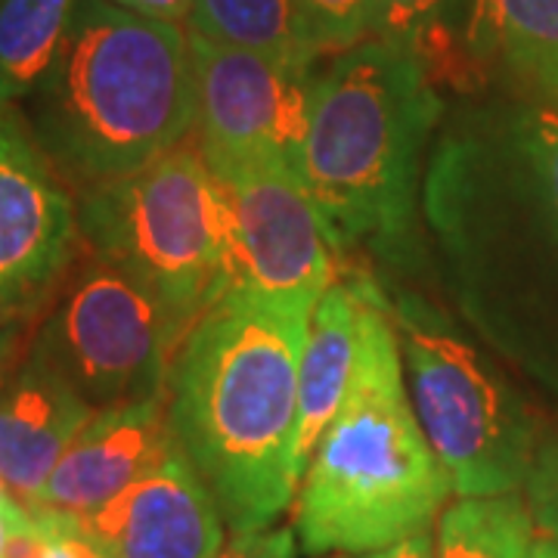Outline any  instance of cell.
Returning a JSON list of instances; mask_svg holds the SVG:
<instances>
[{"label": "cell", "mask_w": 558, "mask_h": 558, "mask_svg": "<svg viewBox=\"0 0 558 558\" xmlns=\"http://www.w3.org/2000/svg\"><path fill=\"white\" fill-rule=\"evenodd\" d=\"M35 521H38L47 534H53V537H57V543L65 549V556L69 558H112L109 553H102L94 539L84 537L75 521H62V519H35Z\"/></svg>", "instance_id": "24"}, {"label": "cell", "mask_w": 558, "mask_h": 558, "mask_svg": "<svg viewBox=\"0 0 558 558\" xmlns=\"http://www.w3.org/2000/svg\"><path fill=\"white\" fill-rule=\"evenodd\" d=\"M465 0H373V38L403 44L416 53L428 75L475 72V57L465 35H457V20Z\"/></svg>", "instance_id": "19"}, {"label": "cell", "mask_w": 558, "mask_h": 558, "mask_svg": "<svg viewBox=\"0 0 558 558\" xmlns=\"http://www.w3.org/2000/svg\"><path fill=\"white\" fill-rule=\"evenodd\" d=\"M190 50L205 159H279L301 171L314 90L311 69L202 35H190Z\"/></svg>", "instance_id": "10"}, {"label": "cell", "mask_w": 558, "mask_h": 558, "mask_svg": "<svg viewBox=\"0 0 558 558\" xmlns=\"http://www.w3.org/2000/svg\"><path fill=\"white\" fill-rule=\"evenodd\" d=\"M317 301L230 289L171 360V432L230 534L277 524L299 494V373Z\"/></svg>", "instance_id": "1"}, {"label": "cell", "mask_w": 558, "mask_h": 558, "mask_svg": "<svg viewBox=\"0 0 558 558\" xmlns=\"http://www.w3.org/2000/svg\"><path fill=\"white\" fill-rule=\"evenodd\" d=\"M47 537H50V558H69L65 556V549H62L60 543H57V537H53V534H47Z\"/></svg>", "instance_id": "29"}, {"label": "cell", "mask_w": 558, "mask_h": 558, "mask_svg": "<svg viewBox=\"0 0 558 558\" xmlns=\"http://www.w3.org/2000/svg\"><path fill=\"white\" fill-rule=\"evenodd\" d=\"M180 339L153 292L84 248L32 344L94 410H106L165 391Z\"/></svg>", "instance_id": "7"}, {"label": "cell", "mask_w": 558, "mask_h": 558, "mask_svg": "<svg viewBox=\"0 0 558 558\" xmlns=\"http://www.w3.org/2000/svg\"><path fill=\"white\" fill-rule=\"evenodd\" d=\"M299 3L323 57H339L366 38H373V0H299Z\"/></svg>", "instance_id": "20"}, {"label": "cell", "mask_w": 558, "mask_h": 558, "mask_svg": "<svg viewBox=\"0 0 558 558\" xmlns=\"http://www.w3.org/2000/svg\"><path fill=\"white\" fill-rule=\"evenodd\" d=\"M25 121L78 196L137 174L196 128L190 35L112 0H78Z\"/></svg>", "instance_id": "2"}, {"label": "cell", "mask_w": 558, "mask_h": 558, "mask_svg": "<svg viewBox=\"0 0 558 558\" xmlns=\"http://www.w3.org/2000/svg\"><path fill=\"white\" fill-rule=\"evenodd\" d=\"M35 323H20V319H0V395L10 388V381L20 376L22 363L32 351L35 339Z\"/></svg>", "instance_id": "23"}, {"label": "cell", "mask_w": 558, "mask_h": 558, "mask_svg": "<svg viewBox=\"0 0 558 558\" xmlns=\"http://www.w3.org/2000/svg\"><path fill=\"white\" fill-rule=\"evenodd\" d=\"M440 116L435 81L403 44L366 38L314 78L301 180L339 248L410 260Z\"/></svg>", "instance_id": "4"}, {"label": "cell", "mask_w": 558, "mask_h": 558, "mask_svg": "<svg viewBox=\"0 0 558 558\" xmlns=\"http://www.w3.org/2000/svg\"><path fill=\"white\" fill-rule=\"evenodd\" d=\"M363 558H435V534L425 527V531L398 539V543H391L385 549L366 553Z\"/></svg>", "instance_id": "26"}, {"label": "cell", "mask_w": 558, "mask_h": 558, "mask_svg": "<svg viewBox=\"0 0 558 558\" xmlns=\"http://www.w3.org/2000/svg\"><path fill=\"white\" fill-rule=\"evenodd\" d=\"M360 289L354 279L332 282L311 314L299 373V428H295V475H304L323 432L336 418L357 363Z\"/></svg>", "instance_id": "14"}, {"label": "cell", "mask_w": 558, "mask_h": 558, "mask_svg": "<svg viewBox=\"0 0 558 558\" xmlns=\"http://www.w3.org/2000/svg\"><path fill=\"white\" fill-rule=\"evenodd\" d=\"M360 289L357 363L295 494L307 556H366L432 527L453 494L407 391L395 319L373 279Z\"/></svg>", "instance_id": "3"}, {"label": "cell", "mask_w": 558, "mask_h": 558, "mask_svg": "<svg viewBox=\"0 0 558 558\" xmlns=\"http://www.w3.org/2000/svg\"><path fill=\"white\" fill-rule=\"evenodd\" d=\"M465 40L478 65H499L558 109V0H472Z\"/></svg>", "instance_id": "15"}, {"label": "cell", "mask_w": 558, "mask_h": 558, "mask_svg": "<svg viewBox=\"0 0 558 558\" xmlns=\"http://www.w3.org/2000/svg\"><path fill=\"white\" fill-rule=\"evenodd\" d=\"M537 524L524 494L459 497L438 515L435 558H527Z\"/></svg>", "instance_id": "17"}, {"label": "cell", "mask_w": 558, "mask_h": 558, "mask_svg": "<svg viewBox=\"0 0 558 558\" xmlns=\"http://www.w3.org/2000/svg\"><path fill=\"white\" fill-rule=\"evenodd\" d=\"M521 494L527 499L539 537L558 543V428L539 435L537 453Z\"/></svg>", "instance_id": "21"}, {"label": "cell", "mask_w": 558, "mask_h": 558, "mask_svg": "<svg viewBox=\"0 0 558 558\" xmlns=\"http://www.w3.org/2000/svg\"><path fill=\"white\" fill-rule=\"evenodd\" d=\"M94 413L32 344L20 376L0 395V478L25 509Z\"/></svg>", "instance_id": "13"}, {"label": "cell", "mask_w": 558, "mask_h": 558, "mask_svg": "<svg viewBox=\"0 0 558 558\" xmlns=\"http://www.w3.org/2000/svg\"><path fill=\"white\" fill-rule=\"evenodd\" d=\"M174 444L168 391L97 410L62 453L28 515L81 521L156 469Z\"/></svg>", "instance_id": "12"}, {"label": "cell", "mask_w": 558, "mask_h": 558, "mask_svg": "<svg viewBox=\"0 0 558 558\" xmlns=\"http://www.w3.org/2000/svg\"><path fill=\"white\" fill-rule=\"evenodd\" d=\"M84 255L78 196L16 106H0V319L35 323Z\"/></svg>", "instance_id": "8"}, {"label": "cell", "mask_w": 558, "mask_h": 558, "mask_svg": "<svg viewBox=\"0 0 558 558\" xmlns=\"http://www.w3.org/2000/svg\"><path fill=\"white\" fill-rule=\"evenodd\" d=\"M78 220L84 248L137 279L183 332L236 282L233 215L199 140L81 193Z\"/></svg>", "instance_id": "5"}, {"label": "cell", "mask_w": 558, "mask_h": 558, "mask_svg": "<svg viewBox=\"0 0 558 558\" xmlns=\"http://www.w3.org/2000/svg\"><path fill=\"white\" fill-rule=\"evenodd\" d=\"M186 32L299 69H314L323 57L299 0H196Z\"/></svg>", "instance_id": "16"}, {"label": "cell", "mask_w": 558, "mask_h": 558, "mask_svg": "<svg viewBox=\"0 0 558 558\" xmlns=\"http://www.w3.org/2000/svg\"><path fill=\"white\" fill-rule=\"evenodd\" d=\"M119 7H128L134 13H143V16H153V20L165 22H186L190 20V10L196 0H112Z\"/></svg>", "instance_id": "25"}, {"label": "cell", "mask_w": 558, "mask_h": 558, "mask_svg": "<svg viewBox=\"0 0 558 558\" xmlns=\"http://www.w3.org/2000/svg\"><path fill=\"white\" fill-rule=\"evenodd\" d=\"M75 524L112 558H215L227 539L218 502L178 444L156 469Z\"/></svg>", "instance_id": "11"}, {"label": "cell", "mask_w": 558, "mask_h": 558, "mask_svg": "<svg viewBox=\"0 0 558 558\" xmlns=\"http://www.w3.org/2000/svg\"><path fill=\"white\" fill-rule=\"evenodd\" d=\"M527 558H558V543H553V539H537Z\"/></svg>", "instance_id": "27"}, {"label": "cell", "mask_w": 558, "mask_h": 558, "mask_svg": "<svg viewBox=\"0 0 558 558\" xmlns=\"http://www.w3.org/2000/svg\"><path fill=\"white\" fill-rule=\"evenodd\" d=\"M299 534L295 527H260L245 534H230L215 558H299Z\"/></svg>", "instance_id": "22"}, {"label": "cell", "mask_w": 558, "mask_h": 558, "mask_svg": "<svg viewBox=\"0 0 558 558\" xmlns=\"http://www.w3.org/2000/svg\"><path fill=\"white\" fill-rule=\"evenodd\" d=\"M233 215V289L319 299L336 282V236L299 168L279 159L208 161Z\"/></svg>", "instance_id": "9"}, {"label": "cell", "mask_w": 558, "mask_h": 558, "mask_svg": "<svg viewBox=\"0 0 558 558\" xmlns=\"http://www.w3.org/2000/svg\"><path fill=\"white\" fill-rule=\"evenodd\" d=\"M78 0H0V106L28 100Z\"/></svg>", "instance_id": "18"}, {"label": "cell", "mask_w": 558, "mask_h": 558, "mask_svg": "<svg viewBox=\"0 0 558 558\" xmlns=\"http://www.w3.org/2000/svg\"><path fill=\"white\" fill-rule=\"evenodd\" d=\"M407 391L457 497L519 494L537 453L539 418L494 360L416 292L388 299Z\"/></svg>", "instance_id": "6"}, {"label": "cell", "mask_w": 558, "mask_h": 558, "mask_svg": "<svg viewBox=\"0 0 558 558\" xmlns=\"http://www.w3.org/2000/svg\"><path fill=\"white\" fill-rule=\"evenodd\" d=\"M509 149H512V146H509ZM515 159H519V156H515ZM521 168H524V165H521ZM524 171H527V168H524ZM527 178H531V174H527ZM531 183H534V178H531ZM534 186H537V183H534ZM537 193H539V186H537ZM539 199H543V205H546V211H549V218H553V227H556V233H558V208L553 205V202L546 199L543 193H539Z\"/></svg>", "instance_id": "28"}]
</instances>
